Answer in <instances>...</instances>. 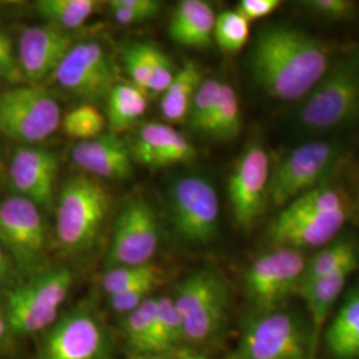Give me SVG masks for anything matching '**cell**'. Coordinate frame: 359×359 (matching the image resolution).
I'll use <instances>...</instances> for the list:
<instances>
[{"instance_id":"obj_14","label":"cell","mask_w":359,"mask_h":359,"mask_svg":"<svg viewBox=\"0 0 359 359\" xmlns=\"http://www.w3.org/2000/svg\"><path fill=\"white\" fill-rule=\"evenodd\" d=\"M52 79L80 99L99 100L117 84V69L100 43L77 41Z\"/></svg>"},{"instance_id":"obj_36","label":"cell","mask_w":359,"mask_h":359,"mask_svg":"<svg viewBox=\"0 0 359 359\" xmlns=\"http://www.w3.org/2000/svg\"><path fill=\"white\" fill-rule=\"evenodd\" d=\"M147 55L149 65V93H164L176 75L173 65L167 53L152 43H147Z\"/></svg>"},{"instance_id":"obj_9","label":"cell","mask_w":359,"mask_h":359,"mask_svg":"<svg viewBox=\"0 0 359 359\" xmlns=\"http://www.w3.org/2000/svg\"><path fill=\"white\" fill-rule=\"evenodd\" d=\"M0 245L26 278L47 269V229L40 208L18 194L1 200Z\"/></svg>"},{"instance_id":"obj_1","label":"cell","mask_w":359,"mask_h":359,"mask_svg":"<svg viewBox=\"0 0 359 359\" xmlns=\"http://www.w3.org/2000/svg\"><path fill=\"white\" fill-rule=\"evenodd\" d=\"M333 62L329 44L286 25L259 31L250 53V69L258 86L283 102L304 100Z\"/></svg>"},{"instance_id":"obj_44","label":"cell","mask_w":359,"mask_h":359,"mask_svg":"<svg viewBox=\"0 0 359 359\" xmlns=\"http://www.w3.org/2000/svg\"><path fill=\"white\" fill-rule=\"evenodd\" d=\"M173 359H209L206 357L205 354L191 348V347H180L173 354H172Z\"/></svg>"},{"instance_id":"obj_12","label":"cell","mask_w":359,"mask_h":359,"mask_svg":"<svg viewBox=\"0 0 359 359\" xmlns=\"http://www.w3.org/2000/svg\"><path fill=\"white\" fill-rule=\"evenodd\" d=\"M175 231L191 244L206 245L217 236L219 203L215 187L198 176L177 180L169 193Z\"/></svg>"},{"instance_id":"obj_46","label":"cell","mask_w":359,"mask_h":359,"mask_svg":"<svg viewBox=\"0 0 359 359\" xmlns=\"http://www.w3.org/2000/svg\"><path fill=\"white\" fill-rule=\"evenodd\" d=\"M357 209H358V213H359V192H358V198H357Z\"/></svg>"},{"instance_id":"obj_41","label":"cell","mask_w":359,"mask_h":359,"mask_svg":"<svg viewBox=\"0 0 359 359\" xmlns=\"http://www.w3.org/2000/svg\"><path fill=\"white\" fill-rule=\"evenodd\" d=\"M281 4V0H241L238 1L236 11L252 23L276 13Z\"/></svg>"},{"instance_id":"obj_2","label":"cell","mask_w":359,"mask_h":359,"mask_svg":"<svg viewBox=\"0 0 359 359\" xmlns=\"http://www.w3.org/2000/svg\"><path fill=\"white\" fill-rule=\"evenodd\" d=\"M359 118V47L334 60L321 81L302 100L297 121L306 130L345 128Z\"/></svg>"},{"instance_id":"obj_17","label":"cell","mask_w":359,"mask_h":359,"mask_svg":"<svg viewBox=\"0 0 359 359\" xmlns=\"http://www.w3.org/2000/svg\"><path fill=\"white\" fill-rule=\"evenodd\" d=\"M59 163L51 151L22 145L15 149L10 164V182L18 196L35 205L52 208Z\"/></svg>"},{"instance_id":"obj_31","label":"cell","mask_w":359,"mask_h":359,"mask_svg":"<svg viewBox=\"0 0 359 359\" xmlns=\"http://www.w3.org/2000/svg\"><path fill=\"white\" fill-rule=\"evenodd\" d=\"M157 298H148L124 316V338L133 355H147L151 350Z\"/></svg>"},{"instance_id":"obj_21","label":"cell","mask_w":359,"mask_h":359,"mask_svg":"<svg viewBox=\"0 0 359 359\" xmlns=\"http://www.w3.org/2000/svg\"><path fill=\"white\" fill-rule=\"evenodd\" d=\"M358 265L359 264L347 265L332 274H327L325 277L302 285L298 290L297 295H301L304 298L308 309L313 359L317 357L318 347L321 345L322 335L334 305L344 293L350 276L358 269Z\"/></svg>"},{"instance_id":"obj_33","label":"cell","mask_w":359,"mask_h":359,"mask_svg":"<svg viewBox=\"0 0 359 359\" xmlns=\"http://www.w3.org/2000/svg\"><path fill=\"white\" fill-rule=\"evenodd\" d=\"M62 127L68 137L87 142L103 135L105 118L95 105L83 104L62 118Z\"/></svg>"},{"instance_id":"obj_38","label":"cell","mask_w":359,"mask_h":359,"mask_svg":"<svg viewBox=\"0 0 359 359\" xmlns=\"http://www.w3.org/2000/svg\"><path fill=\"white\" fill-rule=\"evenodd\" d=\"M306 11L325 20L342 22L357 15V3L351 0H306L299 3Z\"/></svg>"},{"instance_id":"obj_34","label":"cell","mask_w":359,"mask_h":359,"mask_svg":"<svg viewBox=\"0 0 359 359\" xmlns=\"http://www.w3.org/2000/svg\"><path fill=\"white\" fill-rule=\"evenodd\" d=\"M222 81L215 77L204 79L193 97L188 121L191 128L205 133L209 120L215 112Z\"/></svg>"},{"instance_id":"obj_35","label":"cell","mask_w":359,"mask_h":359,"mask_svg":"<svg viewBox=\"0 0 359 359\" xmlns=\"http://www.w3.org/2000/svg\"><path fill=\"white\" fill-rule=\"evenodd\" d=\"M158 273L161 271L154 262L140 266H116L104 274L102 285L107 294H116Z\"/></svg>"},{"instance_id":"obj_26","label":"cell","mask_w":359,"mask_h":359,"mask_svg":"<svg viewBox=\"0 0 359 359\" xmlns=\"http://www.w3.org/2000/svg\"><path fill=\"white\" fill-rule=\"evenodd\" d=\"M182 342V327L173 298H157L149 354L170 355L180 348Z\"/></svg>"},{"instance_id":"obj_15","label":"cell","mask_w":359,"mask_h":359,"mask_svg":"<svg viewBox=\"0 0 359 359\" xmlns=\"http://www.w3.org/2000/svg\"><path fill=\"white\" fill-rule=\"evenodd\" d=\"M269 181V154L264 145L252 142L237 160L228 182L231 212L240 228L250 229L261 216Z\"/></svg>"},{"instance_id":"obj_7","label":"cell","mask_w":359,"mask_h":359,"mask_svg":"<svg viewBox=\"0 0 359 359\" xmlns=\"http://www.w3.org/2000/svg\"><path fill=\"white\" fill-rule=\"evenodd\" d=\"M342 158L344 144L337 140H314L297 147L270 172V204L283 209L301 194L325 184Z\"/></svg>"},{"instance_id":"obj_42","label":"cell","mask_w":359,"mask_h":359,"mask_svg":"<svg viewBox=\"0 0 359 359\" xmlns=\"http://www.w3.org/2000/svg\"><path fill=\"white\" fill-rule=\"evenodd\" d=\"M16 268L13 265L11 257L7 255V252L0 245V285L10 283L13 278V274Z\"/></svg>"},{"instance_id":"obj_43","label":"cell","mask_w":359,"mask_h":359,"mask_svg":"<svg viewBox=\"0 0 359 359\" xmlns=\"http://www.w3.org/2000/svg\"><path fill=\"white\" fill-rule=\"evenodd\" d=\"M13 337V332H11V326L8 322V317H7V311L4 308V304H0V347L4 346L6 342Z\"/></svg>"},{"instance_id":"obj_16","label":"cell","mask_w":359,"mask_h":359,"mask_svg":"<svg viewBox=\"0 0 359 359\" xmlns=\"http://www.w3.org/2000/svg\"><path fill=\"white\" fill-rule=\"evenodd\" d=\"M75 35L59 27L31 26L19 38L18 59L26 84L40 86L53 76L68 52L76 44Z\"/></svg>"},{"instance_id":"obj_25","label":"cell","mask_w":359,"mask_h":359,"mask_svg":"<svg viewBox=\"0 0 359 359\" xmlns=\"http://www.w3.org/2000/svg\"><path fill=\"white\" fill-rule=\"evenodd\" d=\"M107 121L111 133L120 135L136 124L148 108L147 95L133 84L117 83L107 96Z\"/></svg>"},{"instance_id":"obj_18","label":"cell","mask_w":359,"mask_h":359,"mask_svg":"<svg viewBox=\"0 0 359 359\" xmlns=\"http://www.w3.org/2000/svg\"><path fill=\"white\" fill-rule=\"evenodd\" d=\"M348 212H334L323 215H280L270 224L268 237L274 248H289L301 250L309 248H323L333 243L342 231Z\"/></svg>"},{"instance_id":"obj_39","label":"cell","mask_w":359,"mask_h":359,"mask_svg":"<svg viewBox=\"0 0 359 359\" xmlns=\"http://www.w3.org/2000/svg\"><path fill=\"white\" fill-rule=\"evenodd\" d=\"M126 71L132 84L142 90L145 95L149 93V65L147 55V43H137L130 46L124 55Z\"/></svg>"},{"instance_id":"obj_23","label":"cell","mask_w":359,"mask_h":359,"mask_svg":"<svg viewBox=\"0 0 359 359\" xmlns=\"http://www.w3.org/2000/svg\"><path fill=\"white\" fill-rule=\"evenodd\" d=\"M321 344L332 359H359V289L347 295L326 325Z\"/></svg>"},{"instance_id":"obj_40","label":"cell","mask_w":359,"mask_h":359,"mask_svg":"<svg viewBox=\"0 0 359 359\" xmlns=\"http://www.w3.org/2000/svg\"><path fill=\"white\" fill-rule=\"evenodd\" d=\"M0 77L15 86L26 83L13 40L3 29H0Z\"/></svg>"},{"instance_id":"obj_4","label":"cell","mask_w":359,"mask_h":359,"mask_svg":"<svg viewBox=\"0 0 359 359\" xmlns=\"http://www.w3.org/2000/svg\"><path fill=\"white\" fill-rule=\"evenodd\" d=\"M72 285L71 270L47 268L7 290L4 308L13 337L44 333L59 318Z\"/></svg>"},{"instance_id":"obj_13","label":"cell","mask_w":359,"mask_h":359,"mask_svg":"<svg viewBox=\"0 0 359 359\" xmlns=\"http://www.w3.org/2000/svg\"><path fill=\"white\" fill-rule=\"evenodd\" d=\"M158 243L160 228L152 206L144 200H132L116 218L107 257L108 266L151 264Z\"/></svg>"},{"instance_id":"obj_22","label":"cell","mask_w":359,"mask_h":359,"mask_svg":"<svg viewBox=\"0 0 359 359\" xmlns=\"http://www.w3.org/2000/svg\"><path fill=\"white\" fill-rule=\"evenodd\" d=\"M216 13L204 0H182L169 23V36L180 46L206 48L213 41Z\"/></svg>"},{"instance_id":"obj_29","label":"cell","mask_w":359,"mask_h":359,"mask_svg":"<svg viewBox=\"0 0 359 359\" xmlns=\"http://www.w3.org/2000/svg\"><path fill=\"white\" fill-rule=\"evenodd\" d=\"M289 215H323L350 212V198L345 191L329 184H321L297 197L283 209Z\"/></svg>"},{"instance_id":"obj_3","label":"cell","mask_w":359,"mask_h":359,"mask_svg":"<svg viewBox=\"0 0 359 359\" xmlns=\"http://www.w3.org/2000/svg\"><path fill=\"white\" fill-rule=\"evenodd\" d=\"M111 194L90 177L67 180L56 209V238L67 253H80L96 243L109 213Z\"/></svg>"},{"instance_id":"obj_24","label":"cell","mask_w":359,"mask_h":359,"mask_svg":"<svg viewBox=\"0 0 359 359\" xmlns=\"http://www.w3.org/2000/svg\"><path fill=\"white\" fill-rule=\"evenodd\" d=\"M204 76L200 67L194 62H185L176 71L172 83L163 93L161 114L168 121L181 123L188 118L191 104Z\"/></svg>"},{"instance_id":"obj_11","label":"cell","mask_w":359,"mask_h":359,"mask_svg":"<svg viewBox=\"0 0 359 359\" xmlns=\"http://www.w3.org/2000/svg\"><path fill=\"white\" fill-rule=\"evenodd\" d=\"M38 359H111L109 337L90 308L79 306L43 333Z\"/></svg>"},{"instance_id":"obj_37","label":"cell","mask_w":359,"mask_h":359,"mask_svg":"<svg viewBox=\"0 0 359 359\" xmlns=\"http://www.w3.org/2000/svg\"><path fill=\"white\" fill-rule=\"evenodd\" d=\"M160 276L161 273L154 274L152 277H148L142 280V283H136L120 293L109 295V305L112 310L126 316L133 309L140 306L144 301L151 298V293L161 280Z\"/></svg>"},{"instance_id":"obj_28","label":"cell","mask_w":359,"mask_h":359,"mask_svg":"<svg viewBox=\"0 0 359 359\" xmlns=\"http://www.w3.org/2000/svg\"><path fill=\"white\" fill-rule=\"evenodd\" d=\"M99 3L95 0H38L34 3V10L48 25L67 31L83 26Z\"/></svg>"},{"instance_id":"obj_10","label":"cell","mask_w":359,"mask_h":359,"mask_svg":"<svg viewBox=\"0 0 359 359\" xmlns=\"http://www.w3.org/2000/svg\"><path fill=\"white\" fill-rule=\"evenodd\" d=\"M301 250L273 248L252 262L245 271V293L256 309L265 313L281 309L292 295L298 294L306 266Z\"/></svg>"},{"instance_id":"obj_30","label":"cell","mask_w":359,"mask_h":359,"mask_svg":"<svg viewBox=\"0 0 359 359\" xmlns=\"http://www.w3.org/2000/svg\"><path fill=\"white\" fill-rule=\"evenodd\" d=\"M241 130V108L237 92L222 83L215 112L209 120L205 135L216 140H233Z\"/></svg>"},{"instance_id":"obj_5","label":"cell","mask_w":359,"mask_h":359,"mask_svg":"<svg viewBox=\"0 0 359 359\" xmlns=\"http://www.w3.org/2000/svg\"><path fill=\"white\" fill-rule=\"evenodd\" d=\"M173 302L184 342L198 345L212 339L222 327L229 306V289L217 270L203 268L180 281Z\"/></svg>"},{"instance_id":"obj_20","label":"cell","mask_w":359,"mask_h":359,"mask_svg":"<svg viewBox=\"0 0 359 359\" xmlns=\"http://www.w3.org/2000/svg\"><path fill=\"white\" fill-rule=\"evenodd\" d=\"M72 157L77 167L103 179L128 180L133 175V157L128 144L111 132L77 142Z\"/></svg>"},{"instance_id":"obj_32","label":"cell","mask_w":359,"mask_h":359,"mask_svg":"<svg viewBox=\"0 0 359 359\" xmlns=\"http://www.w3.org/2000/svg\"><path fill=\"white\" fill-rule=\"evenodd\" d=\"M250 23L236 10L216 15L213 40L221 51L236 53L246 46L250 36Z\"/></svg>"},{"instance_id":"obj_19","label":"cell","mask_w":359,"mask_h":359,"mask_svg":"<svg viewBox=\"0 0 359 359\" xmlns=\"http://www.w3.org/2000/svg\"><path fill=\"white\" fill-rule=\"evenodd\" d=\"M129 149L136 161L154 169L192 163L198 154L179 130L160 123L142 126Z\"/></svg>"},{"instance_id":"obj_6","label":"cell","mask_w":359,"mask_h":359,"mask_svg":"<svg viewBox=\"0 0 359 359\" xmlns=\"http://www.w3.org/2000/svg\"><path fill=\"white\" fill-rule=\"evenodd\" d=\"M231 359H313L309 322L283 308L257 313L246 322Z\"/></svg>"},{"instance_id":"obj_8","label":"cell","mask_w":359,"mask_h":359,"mask_svg":"<svg viewBox=\"0 0 359 359\" xmlns=\"http://www.w3.org/2000/svg\"><path fill=\"white\" fill-rule=\"evenodd\" d=\"M62 109L43 86L0 92V133L25 145L44 142L62 126Z\"/></svg>"},{"instance_id":"obj_27","label":"cell","mask_w":359,"mask_h":359,"mask_svg":"<svg viewBox=\"0 0 359 359\" xmlns=\"http://www.w3.org/2000/svg\"><path fill=\"white\" fill-rule=\"evenodd\" d=\"M353 264H359V250L355 243L351 240L333 241L306 259L301 286Z\"/></svg>"},{"instance_id":"obj_45","label":"cell","mask_w":359,"mask_h":359,"mask_svg":"<svg viewBox=\"0 0 359 359\" xmlns=\"http://www.w3.org/2000/svg\"><path fill=\"white\" fill-rule=\"evenodd\" d=\"M129 359H173L170 355H154V354H147V355H133Z\"/></svg>"}]
</instances>
